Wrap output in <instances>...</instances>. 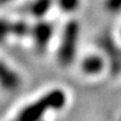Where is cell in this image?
Wrapping results in <instances>:
<instances>
[{"instance_id":"obj_7","label":"cell","mask_w":121,"mask_h":121,"mask_svg":"<svg viewBox=\"0 0 121 121\" xmlns=\"http://www.w3.org/2000/svg\"><path fill=\"white\" fill-rule=\"evenodd\" d=\"M106 6H107V8H108L109 11H112V12L119 11L121 8V0H107Z\"/></svg>"},{"instance_id":"obj_2","label":"cell","mask_w":121,"mask_h":121,"mask_svg":"<svg viewBox=\"0 0 121 121\" xmlns=\"http://www.w3.org/2000/svg\"><path fill=\"white\" fill-rule=\"evenodd\" d=\"M62 95L60 94V92H55V94L48 96V98H43L41 99L38 104H33L31 106L25 107L20 115L18 114V117L15 118L14 121H34L37 118L40 119L42 117V114L45 112H42L45 108H48L52 106V104H62Z\"/></svg>"},{"instance_id":"obj_5","label":"cell","mask_w":121,"mask_h":121,"mask_svg":"<svg viewBox=\"0 0 121 121\" xmlns=\"http://www.w3.org/2000/svg\"><path fill=\"white\" fill-rule=\"evenodd\" d=\"M51 5L52 0H35L31 6V13L37 18H41L48 12Z\"/></svg>"},{"instance_id":"obj_3","label":"cell","mask_w":121,"mask_h":121,"mask_svg":"<svg viewBox=\"0 0 121 121\" xmlns=\"http://www.w3.org/2000/svg\"><path fill=\"white\" fill-rule=\"evenodd\" d=\"M52 33H53V28L51 24L45 21H40L39 24H37L33 28V39L37 45V48L45 49L47 43L51 40Z\"/></svg>"},{"instance_id":"obj_4","label":"cell","mask_w":121,"mask_h":121,"mask_svg":"<svg viewBox=\"0 0 121 121\" xmlns=\"http://www.w3.org/2000/svg\"><path fill=\"white\" fill-rule=\"evenodd\" d=\"M81 67L85 73H88V75H94L93 73H99L102 69V59L96 55H89L83 59Z\"/></svg>"},{"instance_id":"obj_1","label":"cell","mask_w":121,"mask_h":121,"mask_svg":"<svg viewBox=\"0 0 121 121\" xmlns=\"http://www.w3.org/2000/svg\"><path fill=\"white\" fill-rule=\"evenodd\" d=\"M79 34V24L77 21H69L64 30L62 40L59 49V61L62 66H68L74 58L77 40Z\"/></svg>"},{"instance_id":"obj_6","label":"cell","mask_w":121,"mask_h":121,"mask_svg":"<svg viewBox=\"0 0 121 121\" xmlns=\"http://www.w3.org/2000/svg\"><path fill=\"white\" fill-rule=\"evenodd\" d=\"M79 4H80V0H58L59 7L61 8V11H64L66 13L75 11L78 8Z\"/></svg>"},{"instance_id":"obj_8","label":"cell","mask_w":121,"mask_h":121,"mask_svg":"<svg viewBox=\"0 0 121 121\" xmlns=\"http://www.w3.org/2000/svg\"><path fill=\"white\" fill-rule=\"evenodd\" d=\"M1 1H2V2H4V4H5V2H6V1H9V0H1Z\"/></svg>"}]
</instances>
